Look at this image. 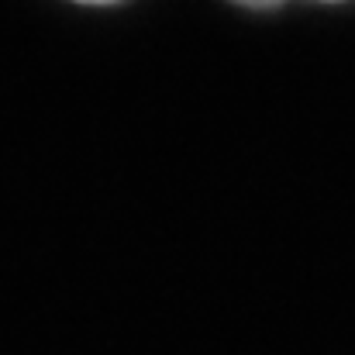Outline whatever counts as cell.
I'll list each match as a JSON object with an SVG mask.
<instances>
[{"label": "cell", "instance_id": "6da1fadb", "mask_svg": "<svg viewBox=\"0 0 355 355\" xmlns=\"http://www.w3.org/2000/svg\"><path fill=\"white\" fill-rule=\"evenodd\" d=\"M238 10H252V14H269V10H283L293 0H228ZM307 3H345V0H307Z\"/></svg>", "mask_w": 355, "mask_h": 355}, {"label": "cell", "instance_id": "7a4b0ae2", "mask_svg": "<svg viewBox=\"0 0 355 355\" xmlns=\"http://www.w3.org/2000/svg\"><path fill=\"white\" fill-rule=\"evenodd\" d=\"M76 7H114V3H124V0H69Z\"/></svg>", "mask_w": 355, "mask_h": 355}]
</instances>
